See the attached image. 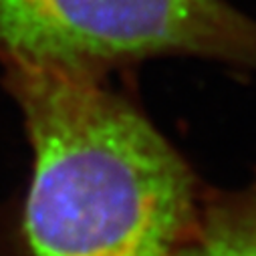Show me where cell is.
Returning <instances> with one entry per match:
<instances>
[{"label":"cell","mask_w":256,"mask_h":256,"mask_svg":"<svg viewBox=\"0 0 256 256\" xmlns=\"http://www.w3.org/2000/svg\"><path fill=\"white\" fill-rule=\"evenodd\" d=\"M34 150L0 256H176L204 190L176 148L93 69L12 58Z\"/></svg>","instance_id":"6da1fadb"},{"label":"cell","mask_w":256,"mask_h":256,"mask_svg":"<svg viewBox=\"0 0 256 256\" xmlns=\"http://www.w3.org/2000/svg\"><path fill=\"white\" fill-rule=\"evenodd\" d=\"M0 46L87 69L188 54L256 71V20L226 0H0Z\"/></svg>","instance_id":"7a4b0ae2"},{"label":"cell","mask_w":256,"mask_h":256,"mask_svg":"<svg viewBox=\"0 0 256 256\" xmlns=\"http://www.w3.org/2000/svg\"><path fill=\"white\" fill-rule=\"evenodd\" d=\"M176 256H256V182L232 192H204Z\"/></svg>","instance_id":"3957f363"}]
</instances>
